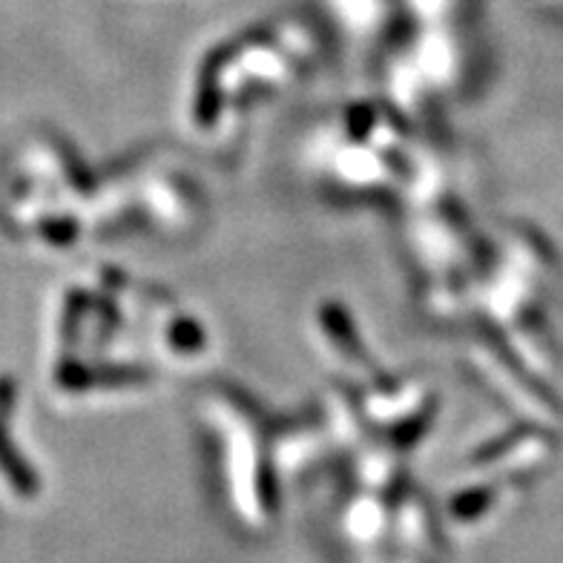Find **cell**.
I'll list each match as a JSON object with an SVG mask.
<instances>
[{
	"mask_svg": "<svg viewBox=\"0 0 563 563\" xmlns=\"http://www.w3.org/2000/svg\"><path fill=\"white\" fill-rule=\"evenodd\" d=\"M0 468L7 472L9 481L15 483L18 492H32V489H35V486H32V483H35V481H32V475H30V472H26V466H23L21 457H18V454H15V449L9 445V438H7V434H3V431H0Z\"/></svg>",
	"mask_w": 563,
	"mask_h": 563,
	"instance_id": "1",
	"label": "cell"
}]
</instances>
